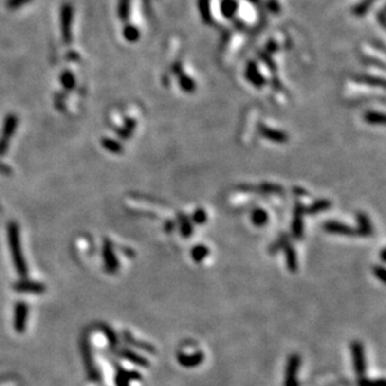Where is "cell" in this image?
Wrapping results in <instances>:
<instances>
[{"mask_svg":"<svg viewBox=\"0 0 386 386\" xmlns=\"http://www.w3.org/2000/svg\"><path fill=\"white\" fill-rule=\"evenodd\" d=\"M305 213V208L303 205L297 202L295 205L294 210V220H293V235L296 239H301L303 237V229H304V222H303V215Z\"/></svg>","mask_w":386,"mask_h":386,"instance_id":"cell-5","label":"cell"},{"mask_svg":"<svg viewBox=\"0 0 386 386\" xmlns=\"http://www.w3.org/2000/svg\"><path fill=\"white\" fill-rule=\"evenodd\" d=\"M134 128H135V121L129 119V120H127V123H125V127L123 128V130L119 131V134H120L123 138H128V136H130V134L133 133Z\"/></svg>","mask_w":386,"mask_h":386,"instance_id":"cell-25","label":"cell"},{"mask_svg":"<svg viewBox=\"0 0 386 386\" xmlns=\"http://www.w3.org/2000/svg\"><path fill=\"white\" fill-rule=\"evenodd\" d=\"M180 230H182L183 237L186 238L190 237L191 233H193V225L184 215H180Z\"/></svg>","mask_w":386,"mask_h":386,"instance_id":"cell-23","label":"cell"},{"mask_svg":"<svg viewBox=\"0 0 386 386\" xmlns=\"http://www.w3.org/2000/svg\"><path fill=\"white\" fill-rule=\"evenodd\" d=\"M300 368L299 355H291L286 366L285 374V386H300L297 380V372Z\"/></svg>","mask_w":386,"mask_h":386,"instance_id":"cell-4","label":"cell"},{"mask_svg":"<svg viewBox=\"0 0 386 386\" xmlns=\"http://www.w3.org/2000/svg\"><path fill=\"white\" fill-rule=\"evenodd\" d=\"M32 0H8L6 1V6L12 10H15V9H19L20 6L25 5V4H29Z\"/></svg>","mask_w":386,"mask_h":386,"instance_id":"cell-28","label":"cell"},{"mask_svg":"<svg viewBox=\"0 0 386 386\" xmlns=\"http://www.w3.org/2000/svg\"><path fill=\"white\" fill-rule=\"evenodd\" d=\"M262 190L268 191V193H279L280 187L276 186V185H270V184H264L262 185Z\"/></svg>","mask_w":386,"mask_h":386,"instance_id":"cell-31","label":"cell"},{"mask_svg":"<svg viewBox=\"0 0 386 386\" xmlns=\"http://www.w3.org/2000/svg\"><path fill=\"white\" fill-rule=\"evenodd\" d=\"M357 218H359V219H357V221H359V228H357V230L355 231V233L361 235V237H370L372 234V226L369 218L366 215H364V214H359Z\"/></svg>","mask_w":386,"mask_h":386,"instance_id":"cell-10","label":"cell"},{"mask_svg":"<svg viewBox=\"0 0 386 386\" xmlns=\"http://www.w3.org/2000/svg\"><path fill=\"white\" fill-rule=\"evenodd\" d=\"M0 173L4 174V175H9V174H12V170H10V167L6 166L5 164L0 163Z\"/></svg>","mask_w":386,"mask_h":386,"instance_id":"cell-32","label":"cell"},{"mask_svg":"<svg viewBox=\"0 0 386 386\" xmlns=\"http://www.w3.org/2000/svg\"><path fill=\"white\" fill-rule=\"evenodd\" d=\"M206 218H208L206 213L202 209H198L193 215V221L196 224H204L206 221Z\"/></svg>","mask_w":386,"mask_h":386,"instance_id":"cell-27","label":"cell"},{"mask_svg":"<svg viewBox=\"0 0 386 386\" xmlns=\"http://www.w3.org/2000/svg\"><path fill=\"white\" fill-rule=\"evenodd\" d=\"M178 361L180 365L185 366V368H195V366L200 365L204 361V355L200 351L195 352L193 355H186L180 352L178 355Z\"/></svg>","mask_w":386,"mask_h":386,"instance_id":"cell-8","label":"cell"},{"mask_svg":"<svg viewBox=\"0 0 386 386\" xmlns=\"http://www.w3.org/2000/svg\"><path fill=\"white\" fill-rule=\"evenodd\" d=\"M330 206H331V202H329V200H317V202H314L312 206H309V208L305 209V213L319 214V213H321V211L328 210Z\"/></svg>","mask_w":386,"mask_h":386,"instance_id":"cell-15","label":"cell"},{"mask_svg":"<svg viewBox=\"0 0 386 386\" xmlns=\"http://www.w3.org/2000/svg\"><path fill=\"white\" fill-rule=\"evenodd\" d=\"M245 75L248 76V80L253 84L254 87L261 88L265 85V79H264V76L261 75V73L259 72V69H257V64L255 63L248 64Z\"/></svg>","mask_w":386,"mask_h":386,"instance_id":"cell-6","label":"cell"},{"mask_svg":"<svg viewBox=\"0 0 386 386\" xmlns=\"http://www.w3.org/2000/svg\"><path fill=\"white\" fill-rule=\"evenodd\" d=\"M18 123H19L18 116L13 115V114H10V115H8L5 118V121H4L3 125V131H1V136H0V156H4L8 153L10 138L14 135Z\"/></svg>","mask_w":386,"mask_h":386,"instance_id":"cell-1","label":"cell"},{"mask_svg":"<svg viewBox=\"0 0 386 386\" xmlns=\"http://www.w3.org/2000/svg\"><path fill=\"white\" fill-rule=\"evenodd\" d=\"M199 9L200 14H202V20L204 23L210 24L211 23V12H210V3L209 0H199Z\"/></svg>","mask_w":386,"mask_h":386,"instance_id":"cell-16","label":"cell"},{"mask_svg":"<svg viewBox=\"0 0 386 386\" xmlns=\"http://www.w3.org/2000/svg\"><path fill=\"white\" fill-rule=\"evenodd\" d=\"M385 250L386 249H383V250H381V260H383V261H385Z\"/></svg>","mask_w":386,"mask_h":386,"instance_id":"cell-36","label":"cell"},{"mask_svg":"<svg viewBox=\"0 0 386 386\" xmlns=\"http://www.w3.org/2000/svg\"><path fill=\"white\" fill-rule=\"evenodd\" d=\"M179 76H180V79H179V84H180V87H182V89L184 90L185 92H195V83H194L193 79L189 78L187 75L184 74H180Z\"/></svg>","mask_w":386,"mask_h":386,"instance_id":"cell-19","label":"cell"},{"mask_svg":"<svg viewBox=\"0 0 386 386\" xmlns=\"http://www.w3.org/2000/svg\"><path fill=\"white\" fill-rule=\"evenodd\" d=\"M359 386H385V380L379 379V380H368L365 378L359 379Z\"/></svg>","mask_w":386,"mask_h":386,"instance_id":"cell-26","label":"cell"},{"mask_svg":"<svg viewBox=\"0 0 386 386\" xmlns=\"http://www.w3.org/2000/svg\"><path fill=\"white\" fill-rule=\"evenodd\" d=\"M369 6H370V0H365V1H363L360 5H357L356 8H355L354 13L357 15L365 14V13L369 10Z\"/></svg>","mask_w":386,"mask_h":386,"instance_id":"cell-29","label":"cell"},{"mask_svg":"<svg viewBox=\"0 0 386 386\" xmlns=\"http://www.w3.org/2000/svg\"><path fill=\"white\" fill-rule=\"evenodd\" d=\"M174 73L178 75L182 74V67H180V63H176L175 65H174Z\"/></svg>","mask_w":386,"mask_h":386,"instance_id":"cell-33","label":"cell"},{"mask_svg":"<svg viewBox=\"0 0 386 386\" xmlns=\"http://www.w3.org/2000/svg\"><path fill=\"white\" fill-rule=\"evenodd\" d=\"M356 81H360V83H365V84H370V85H380V87H384V80L380 78H374V76H357L355 79Z\"/></svg>","mask_w":386,"mask_h":386,"instance_id":"cell-24","label":"cell"},{"mask_svg":"<svg viewBox=\"0 0 386 386\" xmlns=\"http://www.w3.org/2000/svg\"><path fill=\"white\" fill-rule=\"evenodd\" d=\"M238 8H239V4L237 0H222L221 5H220L222 15L226 19H233L238 13Z\"/></svg>","mask_w":386,"mask_h":386,"instance_id":"cell-11","label":"cell"},{"mask_svg":"<svg viewBox=\"0 0 386 386\" xmlns=\"http://www.w3.org/2000/svg\"><path fill=\"white\" fill-rule=\"evenodd\" d=\"M72 23H73V6L70 4H64L60 13L61 37L65 44L72 43Z\"/></svg>","mask_w":386,"mask_h":386,"instance_id":"cell-2","label":"cell"},{"mask_svg":"<svg viewBox=\"0 0 386 386\" xmlns=\"http://www.w3.org/2000/svg\"><path fill=\"white\" fill-rule=\"evenodd\" d=\"M248 1H250V3H253V4L259 3V0H248Z\"/></svg>","mask_w":386,"mask_h":386,"instance_id":"cell-37","label":"cell"},{"mask_svg":"<svg viewBox=\"0 0 386 386\" xmlns=\"http://www.w3.org/2000/svg\"><path fill=\"white\" fill-rule=\"evenodd\" d=\"M208 254H209V249L204 245L194 246L193 250H191V257H193L194 261L196 262L202 261L205 257H208Z\"/></svg>","mask_w":386,"mask_h":386,"instance_id":"cell-20","label":"cell"},{"mask_svg":"<svg viewBox=\"0 0 386 386\" xmlns=\"http://www.w3.org/2000/svg\"><path fill=\"white\" fill-rule=\"evenodd\" d=\"M118 14L121 20H127L130 14V0H119Z\"/></svg>","mask_w":386,"mask_h":386,"instance_id":"cell-22","label":"cell"},{"mask_svg":"<svg viewBox=\"0 0 386 386\" xmlns=\"http://www.w3.org/2000/svg\"><path fill=\"white\" fill-rule=\"evenodd\" d=\"M60 81H61V85H63V87L65 88L67 90L74 89L75 78H74V75H73V73H70L69 70H65V72L61 74Z\"/></svg>","mask_w":386,"mask_h":386,"instance_id":"cell-21","label":"cell"},{"mask_svg":"<svg viewBox=\"0 0 386 386\" xmlns=\"http://www.w3.org/2000/svg\"><path fill=\"white\" fill-rule=\"evenodd\" d=\"M68 56H69V58H72L70 60H73V61H76V60H78V58H79V55L75 54V53H70V54L68 55Z\"/></svg>","mask_w":386,"mask_h":386,"instance_id":"cell-34","label":"cell"},{"mask_svg":"<svg viewBox=\"0 0 386 386\" xmlns=\"http://www.w3.org/2000/svg\"><path fill=\"white\" fill-rule=\"evenodd\" d=\"M284 250H285V254H286V264H288V268L289 270L291 271V273H295V271L297 270V260H296V253H295V250L293 249V246L290 245V244H286L285 246H284Z\"/></svg>","mask_w":386,"mask_h":386,"instance_id":"cell-12","label":"cell"},{"mask_svg":"<svg viewBox=\"0 0 386 386\" xmlns=\"http://www.w3.org/2000/svg\"><path fill=\"white\" fill-rule=\"evenodd\" d=\"M370 1H371V0H370Z\"/></svg>","mask_w":386,"mask_h":386,"instance_id":"cell-38","label":"cell"},{"mask_svg":"<svg viewBox=\"0 0 386 386\" xmlns=\"http://www.w3.org/2000/svg\"><path fill=\"white\" fill-rule=\"evenodd\" d=\"M165 228H167V231H171V230H173V228H174V224H173V222H170V221H167L166 224H165Z\"/></svg>","mask_w":386,"mask_h":386,"instance_id":"cell-35","label":"cell"},{"mask_svg":"<svg viewBox=\"0 0 386 386\" xmlns=\"http://www.w3.org/2000/svg\"><path fill=\"white\" fill-rule=\"evenodd\" d=\"M101 144L108 151L114 154H121L124 151L123 149V145L119 143L118 140H114V139H109V138H103L101 139Z\"/></svg>","mask_w":386,"mask_h":386,"instance_id":"cell-13","label":"cell"},{"mask_svg":"<svg viewBox=\"0 0 386 386\" xmlns=\"http://www.w3.org/2000/svg\"><path fill=\"white\" fill-rule=\"evenodd\" d=\"M123 34H124L125 39H127L128 41H130V43H135V41L139 40V37H140V33H139V29L136 28V26H134V25H127V26H125Z\"/></svg>","mask_w":386,"mask_h":386,"instance_id":"cell-17","label":"cell"},{"mask_svg":"<svg viewBox=\"0 0 386 386\" xmlns=\"http://www.w3.org/2000/svg\"><path fill=\"white\" fill-rule=\"evenodd\" d=\"M351 355L355 372L359 376V379L364 378L366 372V361L365 355H364V348L359 341H354L351 344Z\"/></svg>","mask_w":386,"mask_h":386,"instance_id":"cell-3","label":"cell"},{"mask_svg":"<svg viewBox=\"0 0 386 386\" xmlns=\"http://www.w3.org/2000/svg\"><path fill=\"white\" fill-rule=\"evenodd\" d=\"M364 119L370 124H384L385 123V115L383 112L378 111H368L364 115Z\"/></svg>","mask_w":386,"mask_h":386,"instance_id":"cell-18","label":"cell"},{"mask_svg":"<svg viewBox=\"0 0 386 386\" xmlns=\"http://www.w3.org/2000/svg\"><path fill=\"white\" fill-rule=\"evenodd\" d=\"M374 274L378 276L379 280H381V281H385V269H384L383 266H375Z\"/></svg>","mask_w":386,"mask_h":386,"instance_id":"cell-30","label":"cell"},{"mask_svg":"<svg viewBox=\"0 0 386 386\" xmlns=\"http://www.w3.org/2000/svg\"><path fill=\"white\" fill-rule=\"evenodd\" d=\"M260 133H261L262 136H265V138L269 139L270 141L279 143V144H284V143L288 141V135H286L284 131L270 129V128H266L264 127V125L260 127Z\"/></svg>","mask_w":386,"mask_h":386,"instance_id":"cell-9","label":"cell"},{"mask_svg":"<svg viewBox=\"0 0 386 386\" xmlns=\"http://www.w3.org/2000/svg\"><path fill=\"white\" fill-rule=\"evenodd\" d=\"M324 228H325V230L328 233L337 234V235H348V237H351V235L356 234L354 229H351L348 225L339 221H328L324 225Z\"/></svg>","mask_w":386,"mask_h":386,"instance_id":"cell-7","label":"cell"},{"mask_svg":"<svg viewBox=\"0 0 386 386\" xmlns=\"http://www.w3.org/2000/svg\"><path fill=\"white\" fill-rule=\"evenodd\" d=\"M251 221L255 226H264L268 222V213L262 209H255L251 213Z\"/></svg>","mask_w":386,"mask_h":386,"instance_id":"cell-14","label":"cell"}]
</instances>
